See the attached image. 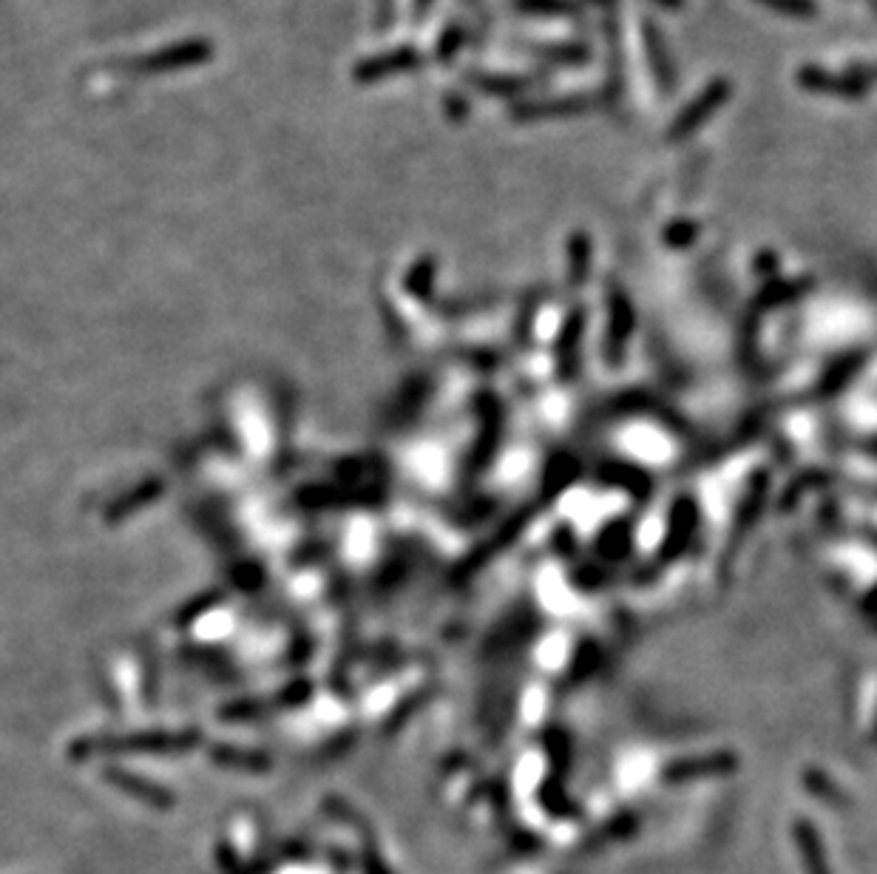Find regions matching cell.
I'll use <instances>...</instances> for the list:
<instances>
[{
	"instance_id": "5",
	"label": "cell",
	"mask_w": 877,
	"mask_h": 874,
	"mask_svg": "<svg viewBox=\"0 0 877 874\" xmlns=\"http://www.w3.org/2000/svg\"><path fill=\"white\" fill-rule=\"evenodd\" d=\"M469 83L474 88L485 94H498V97H514V94H523L525 88L537 86L539 79L537 74H485V72H472L469 74Z\"/></svg>"
},
{
	"instance_id": "3",
	"label": "cell",
	"mask_w": 877,
	"mask_h": 874,
	"mask_svg": "<svg viewBox=\"0 0 877 874\" xmlns=\"http://www.w3.org/2000/svg\"><path fill=\"white\" fill-rule=\"evenodd\" d=\"M798 86L804 92H815V94H835V97H846V99H860L866 97L869 86L864 79L855 77V74H835L826 72L821 66H801L798 68Z\"/></svg>"
},
{
	"instance_id": "6",
	"label": "cell",
	"mask_w": 877,
	"mask_h": 874,
	"mask_svg": "<svg viewBox=\"0 0 877 874\" xmlns=\"http://www.w3.org/2000/svg\"><path fill=\"white\" fill-rule=\"evenodd\" d=\"M418 63H420V54L415 52L413 46H406V49H398V52H393V54H386V57H378V60H370V63H364V66H361V77H364V79H378V77H384V74L415 68Z\"/></svg>"
},
{
	"instance_id": "14",
	"label": "cell",
	"mask_w": 877,
	"mask_h": 874,
	"mask_svg": "<svg viewBox=\"0 0 877 874\" xmlns=\"http://www.w3.org/2000/svg\"><path fill=\"white\" fill-rule=\"evenodd\" d=\"M653 3L662 9H667V12H678V9L685 7V0H653Z\"/></svg>"
},
{
	"instance_id": "9",
	"label": "cell",
	"mask_w": 877,
	"mask_h": 874,
	"mask_svg": "<svg viewBox=\"0 0 877 874\" xmlns=\"http://www.w3.org/2000/svg\"><path fill=\"white\" fill-rule=\"evenodd\" d=\"M798 843H801V857H804L806 874H830L826 872V861H824V852H821V843H817L815 832H812L806 823H801V827H798Z\"/></svg>"
},
{
	"instance_id": "16",
	"label": "cell",
	"mask_w": 877,
	"mask_h": 874,
	"mask_svg": "<svg viewBox=\"0 0 877 874\" xmlns=\"http://www.w3.org/2000/svg\"><path fill=\"white\" fill-rule=\"evenodd\" d=\"M429 7H432V0H418V14L429 12Z\"/></svg>"
},
{
	"instance_id": "10",
	"label": "cell",
	"mask_w": 877,
	"mask_h": 874,
	"mask_svg": "<svg viewBox=\"0 0 877 874\" xmlns=\"http://www.w3.org/2000/svg\"><path fill=\"white\" fill-rule=\"evenodd\" d=\"M756 3H761L770 12L795 20H810L817 14V0H756Z\"/></svg>"
},
{
	"instance_id": "8",
	"label": "cell",
	"mask_w": 877,
	"mask_h": 874,
	"mask_svg": "<svg viewBox=\"0 0 877 874\" xmlns=\"http://www.w3.org/2000/svg\"><path fill=\"white\" fill-rule=\"evenodd\" d=\"M517 9L525 14H539V18H571V14H579L577 0H517Z\"/></svg>"
},
{
	"instance_id": "12",
	"label": "cell",
	"mask_w": 877,
	"mask_h": 874,
	"mask_svg": "<svg viewBox=\"0 0 877 874\" xmlns=\"http://www.w3.org/2000/svg\"><path fill=\"white\" fill-rule=\"evenodd\" d=\"M698 227L693 225V222H676V225L667 227V242H671V245H687V242H693Z\"/></svg>"
},
{
	"instance_id": "2",
	"label": "cell",
	"mask_w": 877,
	"mask_h": 874,
	"mask_svg": "<svg viewBox=\"0 0 877 874\" xmlns=\"http://www.w3.org/2000/svg\"><path fill=\"white\" fill-rule=\"evenodd\" d=\"M597 106V97L588 94H568V97H548V99H523L512 106V119L517 122H537L548 117H574V114L591 111Z\"/></svg>"
},
{
	"instance_id": "1",
	"label": "cell",
	"mask_w": 877,
	"mask_h": 874,
	"mask_svg": "<svg viewBox=\"0 0 877 874\" xmlns=\"http://www.w3.org/2000/svg\"><path fill=\"white\" fill-rule=\"evenodd\" d=\"M730 92L732 86L725 77H716L713 83H707L705 92L696 94V97L676 114V119H673L671 128H667V139H671V142H678V139L693 137V134L705 126L707 119H710L713 114L730 99Z\"/></svg>"
},
{
	"instance_id": "11",
	"label": "cell",
	"mask_w": 877,
	"mask_h": 874,
	"mask_svg": "<svg viewBox=\"0 0 877 874\" xmlns=\"http://www.w3.org/2000/svg\"><path fill=\"white\" fill-rule=\"evenodd\" d=\"M460 43H463V29H460V26H446L443 38H440V43H438L440 60H452L454 54H458Z\"/></svg>"
},
{
	"instance_id": "15",
	"label": "cell",
	"mask_w": 877,
	"mask_h": 874,
	"mask_svg": "<svg viewBox=\"0 0 877 874\" xmlns=\"http://www.w3.org/2000/svg\"><path fill=\"white\" fill-rule=\"evenodd\" d=\"M449 108H452L454 117H463V114L469 111V106H466V103H463V99H460V97H452V103H449Z\"/></svg>"
},
{
	"instance_id": "4",
	"label": "cell",
	"mask_w": 877,
	"mask_h": 874,
	"mask_svg": "<svg viewBox=\"0 0 877 874\" xmlns=\"http://www.w3.org/2000/svg\"><path fill=\"white\" fill-rule=\"evenodd\" d=\"M642 43H645L648 63H651V72L653 79H656L659 92L673 94L678 86L676 66H673V57L671 52H667L665 38H662V29H659L656 23H651V20H642Z\"/></svg>"
},
{
	"instance_id": "7",
	"label": "cell",
	"mask_w": 877,
	"mask_h": 874,
	"mask_svg": "<svg viewBox=\"0 0 877 874\" xmlns=\"http://www.w3.org/2000/svg\"><path fill=\"white\" fill-rule=\"evenodd\" d=\"M537 57L557 63V66H585L591 63L593 52L585 43H552V46H534Z\"/></svg>"
},
{
	"instance_id": "13",
	"label": "cell",
	"mask_w": 877,
	"mask_h": 874,
	"mask_svg": "<svg viewBox=\"0 0 877 874\" xmlns=\"http://www.w3.org/2000/svg\"><path fill=\"white\" fill-rule=\"evenodd\" d=\"M852 74L864 79L866 86H869V79H875L877 83V63H855V66H852Z\"/></svg>"
}]
</instances>
